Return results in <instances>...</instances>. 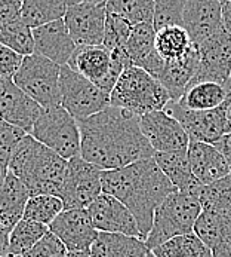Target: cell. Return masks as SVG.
Returning <instances> with one entry per match:
<instances>
[{"instance_id":"obj_36","label":"cell","mask_w":231,"mask_h":257,"mask_svg":"<svg viewBox=\"0 0 231 257\" xmlns=\"http://www.w3.org/2000/svg\"><path fill=\"white\" fill-rule=\"evenodd\" d=\"M132 27H134V24L130 21H128L126 18L107 11L102 45L106 48H108L110 51H114L117 48H123L130 36Z\"/></svg>"},{"instance_id":"obj_35","label":"cell","mask_w":231,"mask_h":257,"mask_svg":"<svg viewBox=\"0 0 231 257\" xmlns=\"http://www.w3.org/2000/svg\"><path fill=\"white\" fill-rule=\"evenodd\" d=\"M107 11L126 18L135 26L153 21L154 0H108Z\"/></svg>"},{"instance_id":"obj_12","label":"cell","mask_w":231,"mask_h":257,"mask_svg":"<svg viewBox=\"0 0 231 257\" xmlns=\"http://www.w3.org/2000/svg\"><path fill=\"white\" fill-rule=\"evenodd\" d=\"M230 100L222 106L210 110H190L182 107L178 101L170 100L163 110L180 120L186 133L188 134L190 142L214 145L226 134V113Z\"/></svg>"},{"instance_id":"obj_22","label":"cell","mask_w":231,"mask_h":257,"mask_svg":"<svg viewBox=\"0 0 231 257\" xmlns=\"http://www.w3.org/2000/svg\"><path fill=\"white\" fill-rule=\"evenodd\" d=\"M197 67L198 55L196 46H192L184 57L166 61L163 72L157 77V80L168 89L172 101H178L184 95L192 77L196 76Z\"/></svg>"},{"instance_id":"obj_15","label":"cell","mask_w":231,"mask_h":257,"mask_svg":"<svg viewBox=\"0 0 231 257\" xmlns=\"http://www.w3.org/2000/svg\"><path fill=\"white\" fill-rule=\"evenodd\" d=\"M49 230L66 244L68 251H90L98 235L88 208L64 210L49 224Z\"/></svg>"},{"instance_id":"obj_23","label":"cell","mask_w":231,"mask_h":257,"mask_svg":"<svg viewBox=\"0 0 231 257\" xmlns=\"http://www.w3.org/2000/svg\"><path fill=\"white\" fill-rule=\"evenodd\" d=\"M150 251L146 239L114 232H98L90 247L94 257H146Z\"/></svg>"},{"instance_id":"obj_28","label":"cell","mask_w":231,"mask_h":257,"mask_svg":"<svg viewBox=\"0 0 231 257\" xmlns=\"http://www.w3.org/2000/svg\"><path fill=\"white\" fill-rule=\"evenodd\" d=\"M64 0H22L20 17L32 29L62 20L67 12Z\"/></svg>"},{"instance_id":"obj_32","label":"cell","mask_w":231,"mask_h":257,"mask_svg":"<svg viewBox=\"0 0 231 257\" xmlns=\"http://www.w3.org/2000/svg\"><path fill=\"white\" fill-rule=\"evenodd\" d=\"M0 43L14 49L22 57L32 55L36 52L33 29L28 24H26L21 17L9 23L0 24Z\"/></svg>"},{"instance_id":"obj_53","label":"cell","mask_w":231,"mask_h":257,"mask_svg":"<svg viewBox=\"0 0 231 257\" xmlns=\"http://www.w3.org/2000/svg\"><path fill=\"white\" fill-rule=\"evenodd\" d=\"M0 257H2V256H0Z\"/></svg>"},{"instance_id":"obj_20","label":"cell","mask_w":231,"mask_h":257,"mask_svg":"<svg viewBox=\"0 0 231 257\" xmlns=\"http://www.w3.org/2000/svg\"><path fill=\"white\" fill-rule=\"evenodd\" d=\"M194 233L214 257H231V213L203 210L194 224Z\"/></svg>"},{"instance_id":"obj_14","label":"cell","mask_w":231,"mask_h":257,"mask_svg":"<svg viewBox=\"0 0 231 257\" xmlns=\"http://www.w3.org/2000/svg\"><path fill=\"white\" fill-rule=\"evenodd\" d=\"M140 126L154 152H181L188 149V134L180 120L166 110H154L141 116Z\"/></svg>"},{"instance_id":"obj_18","label":"cell","mask_w":231,"mask_h":257,"mask_svg":"<svg viewBox=\"0 0 231 257\" xmlns=\"http://www.w3.org/2000/svg\"><path fill=\"white\" fill-rule=\"evenodd\" d=\"M182 26L192 37V45H200L203 40L224 29L221 0H187Z\"/></svg>"},{"instance_id":"obj_43","label":"cell","mask_w":231,"mask_h":257,"mask_svg":"<svg viewBox=\"0 0 231 257\" xmlns=\"http://www.w3.org/2000/svg\"><path fill=\"white\" fill-rule=\"evenodd\" d=\"M221 12L224 29L231 35V0H221Z\"/></svg>"},{"instance_id":"obj_7","label":"cell","mask_w":231,"mask_h":257,"mask_svg":"<svg viewBox=\"0 0 231 257\" xmlns=\"http://www.w3.org/2000/svg\"><path fill=\"white\" fill-rule=\"evenodd\" d=\"M61 66L38 52L24 57L14 82L42 107L61 104Z\"/></svg>"},{"instance_id":"obj_38","label":"cell","mask_w":231,"mask_h":257,"mask_svg":"<svg viewBox=\"0 0 231 257\" xmlns=\"http://www.w3.org/2000/svg\"><path fill=\"white\" fill-rule=\"evenodd\" d=\"M27 136V133L3 117H0V162L4 165H9V161L12 155L15 153L21 140Z\"/></svg>"},{"instance_id":"obj_33","label":"cell","mask_w":231,"mask_h":257,"mask_svg":"<svg viewBox=\"0 0 231 257\" xmlns=\"http://www.w3.org/2000/svg\"><path fill=\"white\" fill-rule=\"evenodd\" d=\"M198 201L202 211L231 213V174L209 184H202Z\"/></svg>"},{"instance_id":"obj_47","label":"cell","mask_w":231,"mask_h":257,"mask_svg":"<svg viewBox=\"0 0 231 257\" xmlns=\"http://www.w3.org/2000/svg\"><path fill=\"white\" fill-rule=\"evenodd\" d=\"M67 257H94L90 251H68Z\"/></svg>"},{"instance_id":"obj_34","label":"cell","mask_w":231,"mask_h":257,"mask_svg":"<svg viewBox=\"0 0 231 257\" xmlns=\"http://www.w3.org/2000/svg\"><path fill=\"white\" fill-rule=\"evenodd\" d=\"M64 210H66L64 202L60 196H56V195H34V196H30V199L26 205L24 219L38 221V223L49 226Z\"/></svg>"},{"instance_id":"obj_50","label":"cell","mask_w":231,"mask_h":257,"mask_svg":"<svg viewBox=\"0 0 231 257\" xmlns=\"http://www.w3.org/2000/svg\"><path fill=\"white\" fill-rule=\"evenodd\" d=\"M146 257H157V256L154 254L153 251H150V253H148V254H147V256H146Z\"/></svg>"},{"instance_id":"obj_4","label":"cell","mask_w":231,"mask_h":257,"mask_svg":"<svg viewBox=\"0 0 231 257\" xmlns=\"http://www.w3.org/2000/svg\"><path fill=\"white\" fill-rule=\"evenodd\" d=\"M169 101L168 89L154 76L136 66L124 69L110 94V106L140 117L150 111L163 110Z\"/></svg>"},{"instance_id":"obj_52","label":"cell","mask_w":231,"mask_h":257,"mask_svg":"<svg viewBox=\"0 0 231 257\" xmlns=\"http://www.w3.org/2000/svg\"><path fill=\"white\" fill-rule=\"evenodd\" d=\"M9 257H26V256H9Z\"/></svg>"},{"instance_id":"obj_44","label":"cell","mask_w":231,"mask_h":257,"mask_svg":"<svg viewBox=\"0 0 231 257\" xmlns=\"http://www.w3.org/2000/svg\"><path fill=\"white\" fill-rule=\"evenodd\" d=\"M9 230L0 223V256L8 257V244H9Z\"/></svg>"},{"instance_id":"obj_9","label":"cell","mask_w":231,"mask_h":257,"mask_svg":"<svg viewBox=\"0 0 231 257\" xmlns=\"http://www.w3.org/2000/svg\"><path fill=\"white\" fill-rule=\"evenodd\" d=\"M61 106L77 122L84 120L110 106V94L74 72L68 64L61 66Z\"/></svg>"},{"instance_id":"obj_40","label":"cell","mask_w":231,"mask_h":257,"mask_svg":"<svg viewBox=\"0 0 231 257\" xmlns=\"http://www.w3.org/2000/svg\"><path fill=\"white\" fill-rule=\"evenodd\" d=\"M24 57L14 49L0 43V82L14 80L16 72L22 64Z\"/></svg>"},{"instance_id":"obj_5","label":"cell","mask_w":231,"mask_h":257,"mask_svg":"<svg viewBox=\"0 0 231 257\" xmlns=\"http://www.w3.org/2000/svg\"><path fill=\"white\" fill-rule=\"evenodd\" d=\"M200 192L174 190L156 208L152 230L146 242L150 250H154L168 239L194 232V224L202 213L198 201Z\"/></svg>"},{"instance_id":"obj_42","label":"cell","mask_w":231,"mask_h":257,"mask_svg":"<svg viewBox=\"0 0 231 257\" xmlns=\"http://www.w3.org/2000/svg\"><path fill=\"white\" fill-rule=\"evenodd\" d=\"M214 146L222 153V156L226 158V161L228 162L231 168V133H226L221 139H218L214 143Z\"/></svg>"},{"instance_id":"obj_16","label":"cell","mask_w":231,"mask_h":257,"mask_svg":"<svg viewBox=\"0 0 231 257\" xmlns=\"http://www.w3.org/2000/svg\"><path fill=\"white\" fill-rule=\"evenodd\" d=\"M88 211L98 232L126 233V235L142 238V233L134 214L122 201H118L113 195L102 192L88 207Z\"/></svg>"},{"instance_id":"obj_37","label":"cell","mask_w":231,"mask_h":257,"mask_svg":"<svg viewBox=\"0 0 231 257\" xmlns=\"http://www.w3.org/2000/svg\"><path fill=\"white\" fill-rule=\"evenodd\" d=\"M187 0H154L153 26L157 30L166 26H182Z\"/></svg>"},{"instance_id":"obj_19","label":"cell","mask_w":231,"mask_h":257,"mask_svg":"<svg viewBox=\"0 0 231 257\" xmlns=\"http://www.w3.org/2000/svg\"><path fill=\"white\" fill-rule=\"evenodd\" d=\"M36 52L64 66L76 51V43L62 20H56L33 29Z\"/></svg>"},{"instance_id":"obj_46","label":"cell","mask_w":231,"mask_h":257,"mask_svg":"<svg viewBox=\"0 0 231 257\" xmlns=\"http://www.w3.org/2000/svg\"><path fill=\"white\" fill-rule=\"evenodd\" d=\"M226 133H231V100L227 106V113H226Z\"/></svg>"},{"instance_id":"obj_27","label":"cell","mask_w":231,"mask_h":257,"mask_svg":"<svg viewBox=\"0 0 231 257\" xmlns=\"http://www.w3.org/2000/svg\"><path fill=\"white\" fill-rule=\"evenodd\" d=\"M192 46L184 26H166L156 32V49L166 61L184 57Z\"/></svg>"},{"instance_id":"obj_48","label":"cell","mask_w":231,"mask_h":257,"mask_svg":"<svg viewBox=\"0 0 231 257\" xmlns=\"http://www.w3.org/2000/svg\"><path fill=\"white\" fill-rule=\"evenodd\" d=\"M64 2H66L67 6H72V5H76L78 2H82V0H64Z\"/></svg>"},{"instance_id":"obj_8","label":"cell","mask_w":231,"mask_h":257,"mask_svg":"<svg viewBox=\"0 0 231 257\" xmlns=\"http://www.w3.org/2000/svg\"><path fill=\"white\" fill-rule=\"evenodd\" d=\"M30 134L67 161L80 155L78 122L61 104L43 107Z\"/></svg>"},{"instance_id":"obj_3","label":"cell","mask_w":231,"mask_h":257,"mask_svg":"<svg viewBox=\"0 0 231 257\" xmlns=\"http://www.w3.org/2000/svg\"><path fill=\"white\" fill-rule=\"evenodd\" d=\"M68 161L27 134L9 161V171L34 195H61Z\"/></svg>"},{"instance_id":"obj_29","label":"cell","mask_w":231,"mask_h":257,"mask_svg":"<svg viewBox=\"0 0 231 257\" xmlns=\"http://www.w3.org/2000/svg\"><path fill=\"white\" fill-rule=\"evenodd\" d=\"M124 51L134 66L142 67V64L156 51V29L153 21L138 23L132 27L130 36L124 45Z\"/></svg>"},{"instance_id":"obj_41","label":"cell","mask_w":231,"mask_h":257,"mask_svg":"<svg viewBox=\"0 0 231 257\" xmlns=\"http://www.w3.org/2000/svg\"><path fill=\"white\" fill-rule=\"evenodd\" d=\"M22 0H0V24L9 23L20 17Z\"/></svg>"},{"instance_id":"obj_24","label":"cell","mask_w":231,"mask_h":257,"mask_svg":"<svg viewBox=\"0 0 231 257\" xmlns=\"http://www.w3.org/2000/svg\"><path fill=\"white\" fill-rule=\"evenodd\" d=\"M30 196L27 186L9 171L0 190V223L9 232L18 221L24 219L26 205Z\"/></svg>"},{"instance_id":"obj_26","label":"cell","mask_w":231,"mask_h":257,"mask_svg":"<svg viewBox=\"0 0 231 257\" xmlns=\"http://www.w3.org/2000/svg\"><path fill=\"white\" fill-rule=\"evenodd\" d=\"M231 98V88L218 82H197L188 85L178 103L190 110H210Z\"/></svg>"},{"instance_id":"obj_11","label":"cell","mask_w":231,"mask_h":257,"mask_svg":"<svg viewBox=\"0 0 231 257\" xmlns=\"http://www.w3.org/2000/svg\"><path fill=\"white\" fill-rule=\"evenodd\" d=\"M198 67L192 83L218 82L228 86L231 74V35L221 29L196 46ZM190 83V85H192Z\"/></svg>"},{"instance_id":"obj_39","label":"cell","mask_w":231,"mask_h":257,"mask_svg":"<svg viewBox=\"0 0 231 257\" xmlns=\"http://www.w3.org/2000/svg\"><path fill=\"white\" fill-rule=\"evenodd\" d=\"M68 248L66 244L50 230H48L26 257H67Z\"/></svg>"},{"instance_id":"obj_10","label":"cell","mask_w":231,"mask_h":257,"mask_svg":"<svg viewBox=\"0 0 231 257\" xmlns=\"http://www.w3.org/2000/svg\"><path fill=\"white\" fill-rule=\"evenodd\" d=\"M102 193V170L77 155L68 161L60 198L66 210L88 208Z\"/></svg>"},{"instance_id":"obj_13","label":"cell","mask_w":231,"mask_h":257,"mask_svg":"<svg viewBox=\"0 0 231 257\" xmlns=\"http://www.w3.org/2000/svg\"><path fill=\"white\" fill-rule=\"evenodd\" d=\"M107 5L78 2L67 8L64 23L76 46L101 45L106 32Z\"/></svg>"},{"instance_id":"obj_1","label":"cell","mask_w":231,"mask_h":257,"mask_svg":"<svg viewBox=\"0 0 231 257\" xmlns=\"http://www.w3.org/2000/svg\"><path fill=\"white\" fill-rule=\"evenodd\" d=\"M80 156L101 170H116L154 156L140 126V116L108 106L80 120Z\"/></svg>"},{"instance_id":"obj_17","label":"cell","mask_w":231,"mask_h":257,"mask_svg":"<svg viewBox=\"0 0 231 257\" xmlns=\"http://www.w3.org/2000/svg\"><path fill=\"white\" fill-rule=\"evenodd\" d=\"M42 109L38 101L26 94L14 80L0 82V117L9 123L30 134Z\"/></svg>"},{"instance_id":"obj_51","label":"cell","mask_w":231,"mask_h":257,"mask_svg":"<svg viewBox=\"0 0 231 257\" xmlns=\"http://www.w3.org/2000/svg\"><path fill=\"white\" fill-rule=\"evenodd\" d=\"M228 86L231 88V74H230V80H228Z\"/></svg>"},{"instance_id":"obj_31","label":"cell","mask_w":231,"mask_h":257,"mask_svg":"<svg viewBox=\"0 0 231 257\" xmlns=\"http://www.w3.org/2000/svg\"><path fill=\"white\" fill-rule=\"evenodd\" d=\"M152 251L157 257H214L210 248L194 232L174 236Z\"/></svg>"},{"instance_id":"obj_45","label":"cell","mask_w":231,"mask_h":257,"mask_svg":"<svg viewBox=\"0 0 231 257\" xmlns=\"http://www.w3.org/2000/svg\"><path fill=\"white\" fill-rule=\"evenodd\" d=\"M8 173H9L8 165H4V164L0 162V190H2V187H3V183H4V180H6Z\"/></svg>"},{"instance_id":"obj_30","label":"cell","mask_w":231,"mask_h":257,"mask_svg":"<svg viewBox=\"0 0 231 257\" xmlns=\"http://www.w3.org/2000/svg\"><path fill=\"white\" fill-rule=\"evenodd\" d=\"M48 230L49 226L43 223L28 220V219L20 220L9 233L8 257L26 256Z\"/></svg>"},{"instance_id":"obj_21","label":"cell","mask_w":231,"mask_h":257,"mask_svg":"<svg viewBox=\"0 0 231 257\" xmlns=\"http://www.w3.org/2000/svg\"><path fill=\"white\" fill-rule=\"evenodd\" d=\"M187 155L196 179L202 184H209L231 174V168L222 153L210 143L190 142Z\"/></svg>"},{"instance_id":"obj_2","label":"cell","mask_w":231,"mask_h":257,"mask_svg":"<svg viewBox=\"0 0 231 257\" xmlns=\"http://www.w3.org/2000/svg\"><path fill=\"white\" fill-rule=\"evenodd\" d=\"M176 187L154 158L141 159L116 170H102V192L122 201L134 214L146 239L152 230L156 208Z\"/></svg>"},{"instance_id":"obj_49","label":"cell","mask_w":231,"mask_h":257,"mask_svg":"<svg viewBox=\"0 0 231 257\" xmlns=\"http://www.w3.org/2000/svg\"><path fill=\"white\" fill-rule=\"evenodd\" d=\"M82 2H90V3H106V5H107V2H108V0H82Z\"/></svg>"},{"instance_id":"obj_25","label":"cell","mask_w":231,"mask_h":257,"mask_svg":"<svg viewBox=\"0 0 231 257\" xmlns=\"http://www.w3.org/2000/svg\"><path fill=\"white\" fill-rule=\"evenodd\" d=\"M154 161L164 176L181 192H200L202 183L196 179L187 150L156 152Z\"/></svg>"},{"instance_id":"obj_6","label":"cell","mask_w":231,"mask_h":257,"mask_svg":"<svg viewBox=\"0 0 231 257\" xmlns=\"http://www.w3.org/2000/svg\"><path fill=\"white\" fill-rule=\"evenodd\" d=\"M67 64L108 94H112L124 69L134 66L124 46L110 51L102 43L77 46Z\"/></svg>"}]
</instances>
